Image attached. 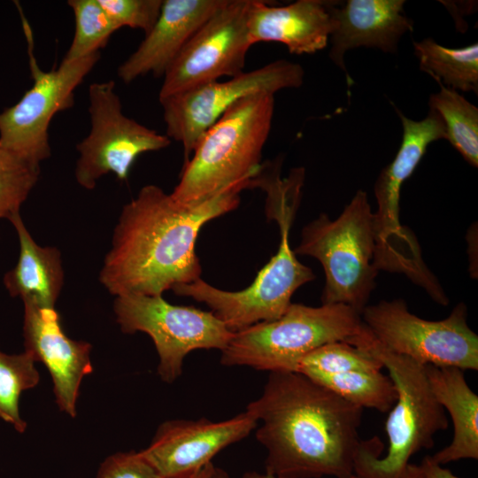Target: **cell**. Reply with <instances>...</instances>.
<instances>
[{"mask_svg":"<svg viewBox=\"0 0 478 478\" xmlns=\"http://www.w3.org/2000/svg\"><path fill=\"white\" fill-rule=\"evenodd\" d=\"M304 77L299 64L278 59L226 81H212L160 99L166 135L182 144L186 162L201 135L238 100L255 93L274 95L299 88Z\"/></svg>","mask_w":478,"mask_h":478,"instance_id":"cell-13","label":"cell"},{"mask_svg":"<svg viewBox=\"0 0 478 478\" xmlns=\"http://www.w3.org/2000/svg\"><path fill=\"white\" fill-rule=\"evenodd\" d=\"M114 312L122 332L150 336L159 357L158 374L168 383L181 374L190 351H222L234 335L212 312L171 305L162 295L116 297Z\"/></svg>","mask_w":478,"mask_h":478,"instance_id":"cell-11","label":"cell"},{"mask_svg":"<svg viewBox=\"0 0 478 478\" xmlns=\"http://www.w3.org/2000/svg\"><path fill=\"white\" fill-rule=\"evenodd\" d=\"M247 183L195 205H182L156 185L124 205L99 279L112 295L159 296L200 278L195 246L201 227L235 209Z\"/></svg>","mask_w":478,"mask_h":478,"instance_id":"cell-1","label":"cell"},{"mask_svg":"<svg viewBox=\"0 0 478 478\" xmlns=\"http://www.w3.org/2000/svg\"><path fill=\"white\" fill-rule=\"evenodd\" d=\"M282 160L277 158L262 164L252 179V188L266 192V216L278 223L281 235L277 253L253 282L243 290L227 291L199 278L172 289L178 296L204 303L234 333L279 319L290 305L294 292L315 278L312 270L296 258L289 237L301 199L305 168H293L287 177L281 178Z\"/></svg>","mask_w":478,"mask_h":478,"instance_id":"cell-3","label":"cell"},{"mask_svg":"<svg viewBox=\"0 0 478 478\" xmlns=\"http://www.w3.org/2000/svg\"><path fill=\"white\" fill-rule=\"evenodd\" d=\"M274 112V95L259 92L230 106L199 138L171 193L195 205L238 183H248L261 166Z\"/></svg>","mask_w":478,"mask_h":478,"instance_id":"cell-5","label":"cell"},{"mask_svg":"<svg viewBox=\"0 0 478 478\" xmlns=\"http://www.w3.org/2000/svg\"><path fill=\"white\" fill-rule=\"evenodd\" d=\"M35 363L27 351L12 355L0 351V418L20 433L27 428L19 414L20 395L40 379Z\"/></svg>","mask_w":478,"mask_h":478,"instance_id":"cell-26","label":"cell"},{"mask_svg":"<svg viewBox=\"0 0 478 478\" xmlns=\"http://www.w3.org/2000/svg\"><path fill=\"white\" fill-rule=\"evenodd\" d=\"M39 176L40 166L0 148V219L19 212Z\"/></svg>","mask_w":478,"mask_h":478,"instance_id":"cell-28","label":"cell"},{"mask_svg":"<svg viewBox=\"0 0 478 478\" xmlns=\"http://www.w3.org/2000/svg\"><path fill=\"white\" fill-rule=\"evenodd\" d=\"M251 1L227 0L196 31L165 73L159 100L244 72Z\"/></svg>","mask_w":478,"mask_h":478,"instance_id":"cell-14","label":"cell"},{"mask_svg":"<svg viewBox=\"0 0 478 478\" xmlns=\"http://www.w3.org/2000/svg\"><path fill=\"white\" fill-rule=\"evenodd\" d=\"M335 2L297 0L283 6L251 0L247 19L251 42H276L291 54H312L324 49L335 26Z\"/></svg>","mask_w":478,"mask_h":478,"instance_id":"cell-18","label":"cell"},{"mask_svg":"<svg viewBox=\"0 0 478 478\" xmlns=\"http://www.w3.org/2000/svg\"><path fill=\"white\" fill-rule=\"evenodd\" d=\"M89 134L76 145L79 158L74 175L86 189H93L97 181L113 173L126 181L136 158L146 152L168 147L171 140L122 112L113 81L91 83L89 88Z\"/></svg>","mask_w":478,"mask_h":478,"instance_id":"cell-12","label":"cell"},{"mask_svg":"<svg viewBox=\"0 0 478 478\" xmlns=\"http://www.w3.org/2000/svg\"><path fill=\"white\" fill-rule=\"evenodd\" d=\"M9 220L18 235L19 256L16 266L4 276L6 289L23 302L54 308L64 283L60 251L55 247L37 244L19 212Z\"/></svg>","mask_w":478,"mask_h":478,"instance_id":"cell-21","label":"cell"},{"mask_svg":"<svg viewBox=\"0 0 478 478\" xmlns=\"http://www.w3.org/2000/svg\"><path fill=\"white\" fill-rule=\"evenodd\" d=\"M402 142L394 159L384 167L374 183L377 211L374 212L375 235L374 266L378 271L403 274L414 283L429 275L414 234L399 219L400 191L426 153L428 145L446 139L444 124L439 115L429 111L422 120L408 119L398 109Z\"/></svg>","mask_w":478,"mask_h":478,"instance_id":"cell-8","label":"cell"},{"mask_svg":"<svg viewBox=\"0 0 478 478\" xmlns=\"http://www.w3.org/2000/svg\"><path fill=\"white\" fill-rule=\"evenodd\" d=\"M360 317L376 340L392 352L422 365L478 369V336L467 324L464 303L436 321L410 312L403 299L366 305Z\"/></svg>","mask_w":478,"mask_h":478,"instance_id":"cell-10","label":"cell"},{"mask_svg":"<svg viewBox=\"0 0 478 478\" xmlns=\"http://www.w3.org/2000/svg\"><path fill=\"white\" fill-rule=\"evenodd\" d=\"M227 0H163L160 14L138 48L118 67L125 83L152 73L164 76L196 31Z\"/></svg>","mask_w":478,"mask_h":478,"instance_id":"cell-17","label":"cell"},{"mask_svg":"<svg viewBox=\"0 0 478 478\" xmlns=\"http://www.w3.org/2000/svg\"><path fill=\"white\" fill-rule=\"evenodd\" d=\"M425 478H460L453 474L449 469L433 461L430 456H426L421 461Z\"/></svg>","mask_w":478,"mask_h":478,"instance_id":"cell-31","label":"cell"},{"mask_svg":"<svg viewBox=\"0 0 478 478\" xmlns=\"http://www.w3.org/2000/svg\"><path fill=\"white\" fill-rule=\"evenodd\" d=\"M420 69L454 90L478 93V44L447 48L432 38L413 42Z\"/></svg>","mask_w":478,"mask_h":478,"instance_id":"cell-22","label":"cell"},{"mask_svg":"<svg viewBox=\"0 0 478 478\" xmlns=\"http://www.w3.org/2000/svg\"><path fill=\"white\" fill-rule=\"evenodd\" d=\"M74 17V34L63 60L73 61L100 52L120 29L98 0H69Z\"/></svg>","mask_w":478,"mask_h":478,"instance_id":"cell-25","label":"cell"},{"mask_svg":"<svg viewBox=\"0 0 478 478\" xmlns=\"http://www.w3.org/2000/svg\"><path fill=\"white\" fill-rule=\"evenodd\" d=\"M96 478H160L141 452H119L101 465Z\"/></svg>","mask_w":478,"mask_h":478,"instance_id":"cell-30","label":"cell"},{"mask_svg":"<svg viewBox=\"0 0 478 478\" xmlns=\"http://www.w3.org/2000/svg\"><path fill=\"white\" fill-rule=\"evenodd\" d=\"M208 478H230V477L225 470L213 466ZM243 478H276V477L266 472L265 474H259L258 472H248L243 474Z\"/></svg>","mask_w":478,"mask_h":478,"instance_id":"cell-32","label":"cell"},{"mask_svg":"<svg viewBox=\"0 0 478 478\" xmlns=\"http://www.w3.org/2000/svg\"><path fill=\"white\" fill-rule=\"evenodd\" d=\"M33 84L13 105L0 112V148L35 166L50 154L49 127L53 117L74 104V91L100 58V52L73 61L62 60L43 71L34 55L31 28L22 19Z\"/></svg>","mask_w":478,"mask_h":478,"instance_id":"cell-9","label":"cell"},{"mask_svg":"<svg viewBox=\"0 0 478 478\" xmlns=\"http://www.w3.org/2000/svg\"><path fill=\"white\" fill-rule=\"evenodd\" d=\"M382 363L369 351L346 342L324 344L305 355L296 372L342 374L351 371H381Z\"/></svg>","mask_w":478,"mask_h":478,"instance_id":"cell-27","label":"cell"},{"mask_svg":"<svg viewBox=\"0 0 478 478\" xmlns=\"http://www.w3.org/2000/svg\"><path fill=\"white\" fill-rule=\"evenodd\" d=\"M262 425L266 472L276 478H350L363 408L298 372H270L246 408Z\"/></svg>","mask_w":478,"mask_h":478,"instance_id":"cell-2","label":"cell"},{"mask_svg":"<svg viewBox=\"0 0 478 478\" xmlns=\"http://www.w3.org/2000/svg\"><path fill=\"white\" fill-rule=\"evenodd\" d=\"M400 478H425L422 468L415 464H408Z\"/></svg>","mask_w":478,"mask_h":478,"instance_id":"cell-34","label":"cell"},{"mask_svg":"<svg viewBox=\"0 0 478 478\" xmlns=\"http://www.w3.org/2000/svg\"><path fill=\"white\" fill-rule=\"evenodd\" d=\"M295 254L319 260L325 274L322 305L342 304L361 314L375 288L374 212L359 189L331 220L322 213L302 230Z\"/></svg>","mask_w":478,"mask_h":478,"instance_id":"cell-6","label":"cell"},{"mask_svg":"<svg viewBox=\"0 0 478 478\" xmlns=\"http://www.w3.org/2000/svg\"><path fill=\"white\" fill-rule=\"evenodd\" d=\"M430 389L453 423L451 443L430 456L439 465L459 459H478V396L467 384L463 370L425 365Z\"/></svg>","mask_w":478,"mask_h":478,"instance_id":"cell-20","label":"cell"},{"mask_svg":"<svg viewBox=\"0 0 478 478\" xmlns=\"http://www.w3.org/2000/svg\"><path fill=\"white\" fill-rule=\"evenodd\" d=\"M404 5L403 0H348L341 7L335 4L331 60L346 72L343 59L349 50L367 47L395 53L401 37L413 27Z\"/></svg>","mask_w":478,"mask_h":478,"instance_id":"cell-19","label":"cell"},{"mask_svg":"<svg viewBox=\"0 0 478 478\" xmlns=\"http://www.w3.org/2000/svg\"><path fill=\"white\" fill-rule=\"evenodd\" d=\"M119 28L141 29L146 35L157 21L163 0H98Z\"/></svg>","mask_w":478,"mask_h":478,"instance_id":"cell-29","label":"cell"},{"mask_svg":"<svg viewBox=\"0 0 478 478\" xmlns=\"http://www.w3.org/2000/svg\"><path fill=\"white\" fill-rule=\"evenodd\" d=\"M305 375L361 408H373L381 412H387L392 408L397 397L392 380L381 371L310 373Z\"/></svg>","mask_w":478,"mask_h":478,"instance_id":"cell-23","label":"cell"},{"mask_svg":"<svg viewBox=\"0 0 478 478\" xmlns=\"http://www.w3.org/2000/svg\"><path fill=\"white\" fill-rule=\"evenodd\" d=\"M23 304L25 351L48 368L59 409L73 418L81 382L93 371L91 345L65 334L55 308Z\"/></svg>","mask_w":478,"mask_h":478,"instance_id":"cell-16","label":"cell"},{"mask_svg":"<svg viewBox=\"0 0 478 478\" xmlns=\"http://www.w3.org/2000/svg\"><path fill=\"white\" fill-rule=\"evenodd\" d=\"M362 325L360 314L345 305L312 307L291 303L279 319L234 333L221 351L220 363L296 372L305 355L329 343L347 342Z\"/></svg>","mask_w":478,"mask_h":478,"instance_id":"cell-7","label":"cell"},{"mask_svg":"<svg viewBox=\"0 0 478 478\" xmlns=\"http://www.w3.org/2000/svg\"><path fill=\"white\" fill-rule=\"evenodd\" d=\"M346 343L369 351L382 363L397 395L385 423L387 453L381 458L383 444L377 436L360 440L353 474L358 478H400L411 457L432 448L435 435L448 428L445 410L434 397L425 365L385 348L364 323Z\"/></svg>","mask_w":478,"mask_h":478,"instance_id":"cell-4","label":"cell"},{"mask_svg":"<svg viewBox=\"0 0 478 478\" xmlns=\"http://www.w3.org/2000/svg\"><path fill=\"white\" fill-rule=\"evenodd\" d=\"M350 478H358V477H357L356 475L353 474Z\"/></svg>","mask_w":478,"mask_h":478,"instance_id":"cell-35","label":"cell"},{"mask_svg":"<svg viewBox=\"0 0 478 478\" xmlns=\"http://www.w3.org/2000/svg\"><path fill=\"white\" fill-rule=\"evenodd\" d=\"M213 466L211 462L198 470L172 478H208Z\"/></svg>","mask_w":478,"mask_h":478,"instance_id":"cell-33","label":"cell"},{"mask_svg":"<svg viewBox=\"0 0 478 478\" xmlns=\"http://www.w3.org/2000/svg\"><path fill=\"white\" fill-rule=\"evenodd\" d=\"M441 89L429 97V107L442 119L446 135L463 158L478 166V108L458 91L439 83Z\"/></svg>","mask_w":478,"mask_h":478,"instance_id":"cell-24","label":"cell"},{"mask_svg":"<svg viewBox=\"0 0 478 478\" xmlns=\"http://www.w3.org/2000/svg\"><path fill=\"white\" fill-rule=\"evenodd\" d=\"M257 423L246 411L219 422L204 418L169 420L140 452L160 478L176 477L211 463L221 450L246 437Z\"/></svg>","mask_w":478,"mask_h":478,"instance_id":"cell-15","label":"cell"}]
</instances>
